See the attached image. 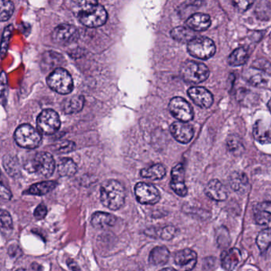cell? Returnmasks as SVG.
I'll list each match as a JSON object with an SVG mask.
<instances>
[{"instance_id":"ffe728a7","label":"cell","mask_w":271,"mask_h":271,"mask_svg":"<svg viewBox=\"0 0 271 271\" xmlns=\"http://www.w3.org/2000/svg\"><path fill=\"white\" fill-rule=\"evenodd\" d=\"M241 260V252L237 248L225 251L221 257V264L225 271H233Z\"/></svg>"},{"instance_id":"ee69618b","label":"cell","mask_w":271,"mask_h":271,"mask_svg":"<svg viewBox=\"0 0 271 271\" xmlns=\"http://www.w3.org/2000/svg\"><path fill=\"white\" fill-rule=\"evenodd\" d=\"M8 253L11 257H16L18 255H20L21 250L18 247H16V246H11L9 248Z\"/></svg>"},{"instance_id":"ac0fdd59","label":"cell","mask_w":271,"mask_h":271,"mask_svg":"<svg viewBox=\"0 0 271 271\" xmlns=\"http://www.w3.org/2000/svg\"><path fill=\"white\" fill-rule=\"evenodd\" d=\"M211 18L209 14L204 13H196L191 15L186 21L188 28L193 31H204L211 26Z\"/></svg>"},{"instance_id":"7402d4cb","label":"cell","mask_w":271,"mask_h":271,"mask_svg":"<svg viewBox=\"0 0 271 271\" xmlns=\"http://www.w3.org/2000/svg\"><path fill=\"white\" fill-rule=\"evenodd\" d=\"M85 105V98L82 96L68 97L63 101L62 110L65 114H74L82 110Z\"/></svg>"},{"instance_id":"277c9868","label":"cell","mask_w":271,"mask_h":271,"mask_svg":"<svg viewBox=\"0 0 271 271\" xmlns=\"http://www.w3.org/2000/svg\"><path fill=\"white\" fill-rule=\"evenodd\" d=\"M47 84L51 89L59 94H68L73 89L72 76L62 68H56L49 75Z\"/></svg>"},{"instance_id":"e575fe53","label":"cell","mask_w":271,"mask_h":271,"mask_svg":"<svg viewBox=\"0 0 271 271\" xmlns=\"http://www.w3.org/2000/svg\"><path fill=\"white\" fill-rule=\"evenodd\" d=\"M63 58L61 55L54 52L46 53L43 56V63L46 68H53L57 66L62 62Z\"/></svg>"},{"instance_id":"52a82bcc","label":"cell","mask_w":271,"mask_h":271,"mask_svg":"<svg viewBox=\"0 0 271 271\" xmlns=\"http://www.w3.org/2000/svg\"><path fill=\"white\" fill-rule=\"evenodd\" d=\"M187 49L191 56L201 60H207L215 54V43L210 38L198 37L188 43Z\"/></svg>"},{"instance_id":"d590c367","label":"cell","mask_w":271,"mask_h":271,"mask_svg":"<svg viewBox=\"0 0 271 271\" xmlns=\"http://www.w3.org/2000/svg\"><path fill=\"white\" fill-rule=\"evenodd\" d=\"M14 7L12 2L0 0V22H6L12 16Z\"/></svg>"},{"instance_id":"8d00e7d4","label":"cell","mask_w":271,"mask_h":271,"mask_svg":"<svg viewBox=\"0 0 271 271\" xmlns=\"http://www.w3.org/2000/svg\"><path fill=\"white\" fill-rule=\"evenodd\" d=\"M13 30H14V27L12 25H9L7 27L5 28L3 34H2V39H1V43H0V57H2V58L4 57L7 49H8L9 43H10Z\"/></svg>"},{"instance_id":"f6af8a7d","label":"cell","mask_w":271,"mask_h":271,"mask_svg":"<svg viewBox=\"0 0 271 271\" xmlns=\"http://www.w3.org/2000/svg\"><path fill=\"white\" fill-rule=\"evenodd\" d=\"M67 263H68V267H69V268L72 270V271H81V270H80V268H79L78 266H77V264H76V263H75L73 260H72V259H69V260H68Z\"/></svg>"},{"instance_id":"e0dca14e","label":"cell","mask_w":271,"mask_h":271,"mask_svg":"<svg viewBox=\"0 0 271 271\" xmlns=\"http://www.w3.org/2000/svg\"><path fill=\"white\" fill-rule=\"evenodd\" d=\"M205 193L209 198L216 201H224L227 198L226 187L219 180L214 179L206 185Z\"/></svg>"},{"instance_id":"4fadbf2b","label":"cell","mask_w":271,"mask_h":271,"mask_svg":"<svg viewBox=\"0 0 271 271\" xmlns=\"http://www.w3.org/2000/svg\"><path fill=\"white\" fill-rule=\"evenodd\" d=\"M197 263V254L192 249H183L174 255V263L181 271H191Z\"/></svg>"},{"instance_id":"4dcf8cb0","label":"cell","mask_w":271,"mask_h":271,"mask_svg":"<svg viewBox=\"0 0 271 271\" xmlns=\"http://www.w3.org/2000/svg\"><path fill=\"white\" fill-rule=\"evenodd\" d=\"M3 166L6 173H8L11 177H17L20 173V166L18 159L13 155H5L3 158Z\"/></svg>"},{"instance_id":"f1b7e54d","label":"cell","mask_w":271,"mask_h":271,"mask_svg":"<svg viewBox=\"0 0 271 271\" xmlns=\"http://www.w3.org/2000/svg\"><path fill=\"white\" fill-rule=\"evenodd\" d=\"M254 136L259 143L262 144H268L271 142L269 127L262 123L261 120L256 122L254 126Z\"/></svg>"},{"instance_id":"83f0119b","label":"cell","mask_w":271,"mask_h":271,"mask_svg":"<svg viewBox=\"0 0 271 271\" xmlns=\"http://www.w3.org/2000/svg\"><path fill=\"white\" fill-rule=\"evenodd\" d=\"M57 171L61 177H71L77 171V165L70 159H61L57 163Z\"/></svg>"},{"instance_id":"8fae6325","label":"cell","mask_w":271,"mask_h":271,"mask_svg":"<svg viewBox=\"0 0 271 271\" xmlns=\"http://www.w3.org/2000/svg\"><path fill=\"white\" fill-rule=\"evenodd\" d=\"M52 40L61 46H66L78 40L79 32L72 25L61 24L56 26L52 32Z\"/></svg>"},{"instance_id":"1f68e13d","label":"cell","mask_w":271,"mask_h":271,"mask_svg":"<svg viewBox=\"0 0 271 271\" xmlns=\"http://www.w3.org/2000/svg\"><path fill=\"white\" fill-rule=\"evenodd\" d=\"M176 227H173L172 225L170 226H165L164 227H161V228H155L151 229L150 230V234L149 235L151 236L153 234H155L153 237H159L161 238L163 240H171L176 235Z\"/></svg>"},{"instance_id":"f35d334b","label":"cell","mask_w":271,"mask_h":271,"mask_svg":"<svg viewBox=\"0 0 271 271\" xmlns=\"http://www.w3.org/2000/svg\"><path fill=\"white\" fill-rule=\"evenodd\" d=\"M51 149L56 152V154H68L74 151L76 149V144L71 141H64L54 145Z\"/></svg>"},{"instance_id":"ab89813d","label":"cell","mask_w":271,"mask_h":271,"mask_svg":"<svg viewBox=\"0 0 271 271\" xmlns=\"http://www.w3.org/2000/svg\"><path fill=\"white\" fill-rule=\"evenodd\" d=\"M12 218L10 217V213L0 209V228L10 229L12 228Z\"/></svg>"},{"instance_id":"3957f363","label":"cell","mask_w":271,"mask_h":271,"mask_svg":"<svg viewBox=\"0 0 271 271\" xmlns=\"http://www.w3.org/2000/svg\"><path fill=\"white\" fill-rule=\"evenodd\" d=\"M56 167L55 160L50 153L40 152L34 159L26 163L25 168L30 173H38L43 177H50L54 173Z\"/></svg>"},{"instance_id":"bcb514c9","label":"cell","mask_w":271,"mask_h":271,"mask_svg":"<svg viewBox=\"0 0 271 271\" xmlns=\"http://www.w3.org/2000/svg\"><path fill=\"white\" fill-rule=\"evenodd\" d=\"M160 271H177V270L171 268V267H167V268H164V269L161 270Z\"/></svg>"},{"instance_id":"7c38bea8","label":"cell","mask_w":271,"mask_h":271,"mask_svg":"<svg viewBox=\"0 0 271 271\" xmlns=\"http://www.w3.org/2000/svg\"><path fill=\"white\" fill-rule=\"evenodd\" d=\"M170 187L179 197H186L188 194V189L185 182V169L181 163L177 164L172 169Z\"/></svg>"},{"instance_id":"d4e9b609","label":"cell","mask_w":271,"mask_h":271,"mask_svg":"<svg viewBox=\"0 0 271 271\" xmlns=\"http://www.w3.org/2000/svg\"><path fill=\"white\" fill-rule=\"evenodd\" d=\"M57 183L56 181H43V182L37 183L31 185L28 190L25 193L30 195L43 196L50 193L56 188Z\"/></svg>"},{"instance_id":"5bb4252c","label":"cell","mask_w":271,"mask_h":271,"mask_svg":"<svg viewBox=\"0 0 271 271\" xmlns=\"http://www.w3.org/2000/svg\"><path fill=\"white\" fill-rule=\"evenodd\" d=\"M188 95L193 103L201 108H209L213 105V95L203 87H192L188 91Z\"/></svg>"},{"instance_id":"9c48e42d","label":"cell","mask_w":271,"mask_h":271,"mask_svg":"<svg viewBox=\"0 0 271 271\" xmlns=\"http://www.w3.org/2000/svg\"><path fill=\"white\" fill-rule=\"evenodd\" d=\"M135 194L137 201L142 205H155L161 199L159 189L155 185L148 183H137L135 187Z\"/></svg>"},{"instance_id":"8992f818","label":"cell","mask_w":271,"mask_h":271,"mask_svg":"<svg viewBox=\"0 0 271 271\" xmlns=\"http://www.w3.org/2000/svg\"><path fill=\"white\" fill-rule=\"evenodd\" d=\"M14 140L19 147L35 149L42 142L41 133L30 124L20 125L14 132Z\"/></svg>"},{"instance_id":"6da1fadb","label":"cell","mask_w":271,"mask_h":271,"mask_svg":"<svg viewBox=\"0 0 271 271\" xmlns=\"http://www.w3.org/2000/svg\"><path fill=\"white\" fill-rule=\"evenodd\" d=\"M79 21L87 27L96 28L103 26L108 19V13L97 1H80L74 10Z\"/></svg>"},{"instance_id":"484cf974","label":"cell","mask_w":271,"mask_h":271,"mask_svg":"<svg viewBox=\"0 0 271 271\" xmlns=\"http://www.w3.org/2000/svg\"><path fill=\"white\" fill-rule=\"evenodd\" d=\"M170 35L174 40L183 43H189L193 38H196L194 31L185 26L175 27L171 30Z\"/></svg>"},{"instance_id":"7a4b0ae2","label":"cell","mask_w":271,"mask_h":271,"mask_svg":"<svg viewBox=\"0 0 271 271\" xmlns=\"http://www.w3.org/2000/svg\"><path fill=\"white\" fill-rule=\"evenodd\" d=\"M126 199L123 185L115 180L103 183L101 188V201L108 209L116 211L123 207Z\"/></svg>"},{"instance_id":"603a6c76","label":"cell","mask_w":271,"mask_h":271,"mask_svg":"<svg viewBox=\"0 0 271 271\" xmlns=\"http://www.w3.org/2000/svg\"><path fill=\"white\" fill-rule=\"evenodd\" d=\"M169 259V251L166 247H156L149 255V263L154 266L164 265Z\"/></svg>"},{"instance_id":"836d02e7","label":"cell","mask_w":271,"mask_h":271,"mask_svg":"<svg viewBox=\"0 0 271 271\" xmlns=\"http://www.w3.org/2000/svg\"><path fill=\"white\" fill-rule=\"evenodd\" d=\"M256 243L262 252H266L271 244V228L267 227L259 232Z\"/></svg>"},{"instance_id":"f546056e","label":"cell","mask_w":271,"mask_h":271,"mask_svg":"<svg viewBox=\"0 0 271 271\" xmlns=\"http://www.w3.org/2000/svg\"><path fill=\"white\" fill-rule=\"evenodd\" d=\"M247 58H248V52L247 49L245 47H239L231 53L227 61L231 66H239L245 64Z\"/></svg>"},{"instance_id":"9a60e30c","label":"cell","mask_w":271,"mask_h":271,"mask_svg":"<svg viewBox=\"0 0 271 271\" xmlns=\"http://www.w3.org/2000/svg\"><path fill=\"white\" fill-rule=\"evenodd\" d=\"M171 134L177 142L186 144L189 143L194 135V130L191 125L183 122H175L170 127Z\"/></svg>"},{"instance_id":"4316f807","label":"cell","mask_w":271,"mask_h":271,"mask_svg":"<svg viewBox=\"0 0 271 271\" xmlns=\"http://www.w3.org/2000/svg\"><path fill=\"white\" fill-rule=\"evenodd\" d=\"M141 177L151 180H161L165 177L166 169L162 164H156L152 166L143 169L140 172Z\"/></svg>"},{"instance_id":"74e56055","label":"cell","mask_w":271,"mask_h":271,"mask_svg":"<svg viewBox=\"0 0 271 271\" xmlns=\"http://www.w3.org/2000/svg\"><path fill=\"white\" fill-rule=\"evenodd\" d=\"M8 89V81L6 72L0 73V105L5 106L6 104V96Z\"/></svg>"},{"instance_id":"44dd1931","label":"cell","mask_w":271,"mask_h":271,"mask_svg":"<svg viewBox=\"0 0 271 271\" xmlns=\"http://www.w3.org/2000/svg\"><path fill=\"white\" fill-rule=\"evenodd\" d=\"M271 204L270 201L257 204L254 208V218L259 225L269 224L271 222Z\"/></svg>"},{"instance_id":"7bdbcfd3","label":"cell","mask_w":271,"mask_h":271,"mask_svg":"<svg viewBox=\"0 0 271 271\" xmlns=\"http://www.w3.org/2000/svg\"><path fill=\"white\" fill-rule=\"evenodd\" d=\"M253 3V1H234L233 2L235 7L241 12L246 11Z\"/></svg>"},{"instance_id":"d6986e66","label":"cell","mask_w":271,"mask_h":271,"mask_svg":"<svg viewBox=\"0 0 271 271\" xmlns=\"http://www.w3.org/2000/svg\"><path fill=\"white\" fill-rule=\"evenodd\" d=\"M117 218L112 214L103 212H97L92 216L91 223L95 228L105 230L113 227L116 223Z\"/></svg>"},{"instance_id":"7dc6e473","label":"cell","mask_w":271,"mask_h":271,"mask_svg":"<svg viewBox=\"0 0 271 271\" xmlns=\"http://www.w3.org/2000/svg\"><path fill=\"white\" fill-rule=\"evenodd\" d=\"M25 271V270H23V269H20V270H18V271Z\"/></svg>"},{"instance_id":"5b68a950","label":"cell","mask_w":271,"mask_h":271,"mask_svg":"<svg viewBox=\"0 0 271 271\" xmlns=\"http://www.w3.org/2000/svg\"><path fill=\"white\" fill-rule=\"evenodd\" d=\"M181 75L185 82L199 84L207 80L209 69L205 64L194 60H187L181 67Z\"/></svg>"},{"instance_id":"cb8c5ba5","label":"cell","mask_w":271,"mask_h":271,"mask_svg":"<svg viewBox=\"0 0 271 271\" xmlns=\"http://www.w3.org/2000/svg\"><path fill=\"white\" fill-rule=\"evenodd\" d=\"M230 185L231 189L239 193H244L249 186L248 178L245 173L242 172H235L230 177Z\"/></svg>"},{"instance_id":"b9f144b4","label":"cell","mask_w":271,"mask_h":271,"mask_svg":"<svg viewBox=\"0 0 271 271\" xmlns=\"http://www.w3.org/2000/svg\"><path fill=\"white\" fill-rule=\"evenodd\" d=\"M0 197H2V199L5 200H10L12 197V193L10 192V189L2 182V179H1V173H0Z\"/></svg>"},{"instance_id":"2e32d148","label":"cell","mask_w":271,"mask_h":271,"mask_svg":"<svg viewBox=\"0 0 271 271\" xmlns=\"http://www.w3.org/2000/svg\"><path fill=\"white\" fill-rule=\"evenodd\" d=\"M243 77L249 84L259 88H265L269 84V75L259 68H248L243 73Z\"/></svg>"},{"instance_id":"d6a6232c","label":"cell","mask_w":271,"mask_h":271,"mask_svg":"<svg viewBox=\"0 0 271 271\" xmlns=\"http://www.w3.org/2000/svg\"><path fill=\"white\" fill-rule=\"evenodd\" d=\"M227 148L231 154L240 155L245 150L241 139L235 135H229L227 139Z\"/></svg>"},{"instance_id":"ba28073f","label":"cell","mask_w":271,"mask_h":271,"mask_svg":"<svg viewBox=\"0 0 271 271\" xmlns=\"http://www.w3.org/2000/svg\"><path fill=\"white\" fill-rule=\"evenodd\" d=\"M37 125L39 132L45 135H53L60 128V117L55 110L47 109L38 115Z\"/></svg>"},{"instance_id":"60d3db41","label":"cell","mask_w":271,"mask_h":271,"mask_svg":"<svg viewBox=\"0 0 271 271\" xmlns=\"http://www.w3.org/2000/svg\"><path fill=\"white\" fill-rule=\"evenodd\" d=\"M47 215V208L46 205L43 204L38 205L36 209L34 210V216L35 219L38 220H42L44 219L45 217Z\"/></svg>"},{"instance_id":"30bf717a","label":"cell","mask_w":271,"mask_h":271,"mask_svg":"<svg viewBox=\"0 0 271 271\" xmlns=\"http://www.w3.org/2000/svg\"><path fill=\"white\" fill-rule=\"evenodd\" d=\"M169 110L173 117L183 123L192 120L194 114L192 107L181 97H174L169 101Z\"/></svg>"}]
</instances>
